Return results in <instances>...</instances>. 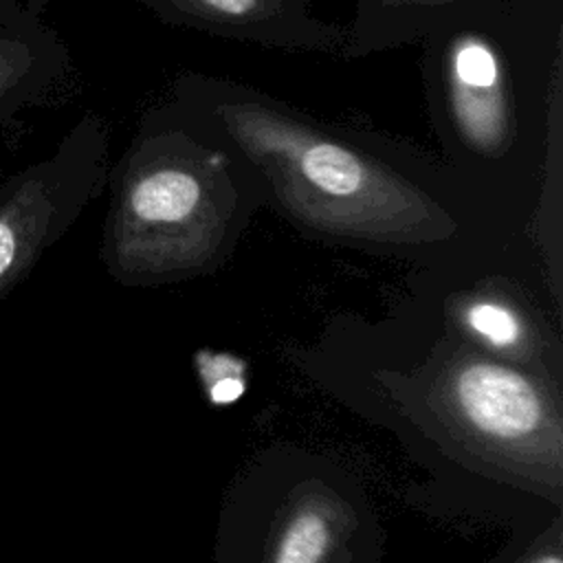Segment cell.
I'll return each instance as SVG.
<instances>
[{"mask_svg": "<svg viewBox=\"0 0 563 563\" xmlns=\"http://www.w3.org/2000/svg\"><path fill=\"white\" fill-rule=\"evenodd\" d=\"M108 125L86 114L55 152L0 178V301L70 229L108 176Z\"/></svg>", "mask_w": 563, "mask_h": 563, "instance_id": "cell-5", "label": "cell"}, {"mask_svg": "<svg viewBox=\"0 0 563 563\" xmlns=\"http://www.w3.org/2000/svg\"><path fill=\"white\" fill-rule=\"evenodd\" d=\"M424 422L471 464L561 504L563 418L554 378L464 339L411 376Z\"/></svg>", "mask_w": 563, "mask_h": 563, "instance_id": "cell-4", "label": "cell"}, {"mask_svg": "<svg viewBox=\"0 0 563 563\" xmlns=\"http://www.w3.org/2000/svg\"><path fill=\"white\" fill-rule=\"evenodd\" d=\"M110 194L101 260L114 279L150 284L209 271L262 187L213 128L169 99L143 117Z\"/></svg>", "mask_w": 563, "mask_h": 563, "instance_id": "cell-3", "label": "cell"}, {"mask_svg": "<svg viewBox=\"0 0 563 563\" xmlns=\"http://www.w3.org/2000/svg\"><path fill=\"white\" fill-rule=\"evenodd\" d=\"M515 563H563V530L556 519Z\"/></svg>", "mask_w": 563, "mask_h": 563, "instance_id": "cell-12", "label": "cell"}, {"mask_svg": "<svg viewBox=\"0 0 563 563\" xmlns=\"http://www.w3.org/2000/svg\"><path fill=\"white\" fill-rule=\"evenodd\" d=\"M0 178H2V176H0Z\"/></svg>", "mask_w": 563, "mask_h": 563, "instance_id": "cell-13", "label": "cell"}, {"mask_svg": "<svg viewBox=\"0 0 563 563\" xmlns=\"http://www.w3.org/2000/svg\"><path fill=\"white\" fill-rule=\"evenodd\" d=\"M427 110L464 178H528L548 202L563 172V0L455 18L422 42Z\"/></svg>", "mask_w": 563, "mask_h": 563, "instance_id": "cell-2", "label": "cell"}, {"mask_svg": "<svg viewBox=\"0 0 563 563\" xmlns=\"http://www.w3.org/2000/svg\"><path fill=\"white\" fill-rule=\"evenodd\" d=\"M66 70L62 40L40 20L0 29V123L44 99Z\"/></svg>", "mask_w": 563, "mask_h": 563, "instance_id": "cell-10", "label": "cell"}, {"mask_svg": "<svg viewBox=\"0 0 563 563\" xmlns=\"http://www.w3.org/2000/svg\"><path fill=\"white\" fill-rule=\"evenodd\" d=\"M526 0H354L352 20L343 26L345 57L420 44L431 31L466 13Z\"/></svg>", "mask_w": 563, "mask_h": 563, "instance_id": "cell-8", "label": "cell"}, {"mask_svg": "<svg viewBox=\"0 0 563 563\" xmlns=\"http://www.w3.org/2000/svg\"><path fill=\"white\" fill-rule=\"evenodd\" d=\"M158 20L268 48L343 55L341 24L312 15V0H139Z\"/></svg>", "mask_w": 563, "mask_h": 563, "instance_id": "cell-6", "label": "cell"}, {"mask_svg": "<svg viewBox=\"0 0 563 563\" xmlns=\"http://www.w3.org/2000/svg\"><path fill=\"white\" fill-rule=\"evenodd\" d=\"M172 99L196 112L255 172L262 194L295 224L336 240L433 246L460 218L407 147L314 121L233 79L187 73Z\"/></svg>", "mask_w": 563, "mask_h": 563, "instance_id": "cell-1", "label": "cell"}, {"mask_svg": "<svg viewBox=\"0 0 563 563\" xmlns=\"http://www.w3.org/2000/svg\"><path fill=\"white\" fill-rule=\"evenodd\" d=\"M200 372H202L209 400H213L216 405L233 402L246 389L242 365L231 356L211 354L209 361L200 363Z\"/></svg>", "mask_w": 563, "mask_h": 563, "instance_id": "cell-11", "label": "cell"}, {"mask_svg": "<svg viewBox=\"0 0 563 563\" xmlns=\"http://www.w3.org/2000/svg\"><path fill=\"white\" fill-rule=\"evenodd\" d=\"M446 314L457 336L504 361L548 372L543 365V339L526 308L504 290H484L451 297Z\"/></svg>", "mask_w": 563, "mask_h": 563, "instance_id": "cell-9", "label": "cell"}, {"mask_svg": "<svg viewBox=\"0 0 563 563\" xmlns=\"http://www.w3.org/2000/svg\"><path fill=\"white\" fill-rule=\"evenodd\" d=\"M358 517L350 501L319 479L297 484L279 504L264 563H350Z\"/></svg>", "mask_w": 563, "mask_h": 563, "instance_id": "cell-7", "label": "cell"}]
</instances>
